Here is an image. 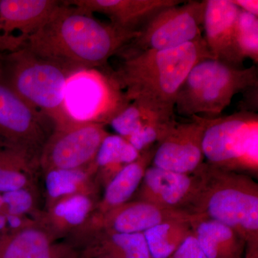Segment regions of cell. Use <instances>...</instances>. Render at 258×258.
Returning <instances> with one entry per match:
<instances>
[{"label": "cell", "instance_id": "6da1fadb", "mask_svg": "<svg viewBox=\"0 0 258 258\" xmlns=\"http://www.w3.org/2000/svg\"><path fill=\"white\" fill-rule=\"evenodd\" d=\"M136 36L99 21L87 10L61 1L23 46L74 69H97Z\"/></svg>", "mask_w": 258, "mask_h": 258}, {"label": "cell", "instance_id": "7a4b0ae2", "mask_svg": "<svg viewBox=\"0 0 258 258\" xmlns=\"http://www.w3.org/2000/svg\"><path fill=\"white\" fill-rule=\"evenodd\" d=\"M121 57L119 67L109 75L128 101L142 100L173 111L191 69L200 61L213 58L204 37L174 48Z\"/></svg>", "mask_w": 258, "mask_h": 258}, {"label": "cell", "instance_id": "3957f363", "mask_svg": "<svg viewBox=\"0 0 258 258\" xmlns=\"http://www.w3.org/2000/svg\"><path fill=\"white\" fill-rule=\"evenodd\" d=\"M76 71L25 46L0 53L1 77L24 101L48 117L55 128L76 123L64 108L66 83Z\"/></svg>", "mask_w": 258, "mask_h": 258}, {"label": "cell", "instance_id": "277c9868", "mask_svg": "<svg viewBox=\"0 0 258 258\" xmlns=\"http://www.w3.org/2000/svg\"><path fill=\"white\" fill-rule=\"evenodd\" d=\"M203 172L205 182L194 213L228 226L245 241L247 251L257 250V183L249 176L206 163Z\"/></svg>", "mask_w": 258, "mask_h": 258}, {"label": "cell", "instance_id": "5b68a950", "mask_svg": "<svg viewBox=\"0 0 258 258\" xmlns=\"http://www.w3.org/2000/svg\"><path fill=\"white\" fill-rule=\"evenodd\" d=\"M258 86L257 66L237 69L214 58L190 71L176 97L175 109L184 116L216 118L239 93Z\"/></svg>", "mask_w": 258, "mask_h": 258}, {"label": "cell", "instance_id": "8992f818", "mask_svg": "<svg viewBox=\"0 0 258 258\" xmlns=\"http://www.w3.org/2000/svg\"><path fill=\"white\" fill-rule=\"evenodd\" d=\"M195 116L203 126L202 149L207 164L235 172H257V113L239 111L216 118Z\"/></svg>", "mask_w": 258, "mask_h": 258}, {"label": "cell", "instance_id": "52a82bcc", "mask_svg": "<svg viewBox=\"0 0 258 258\" xmlns=\"http://www.w3.org/2000/svg\"><path fill=\"white\" fill-rule=\"evenodd\" d=\"M128 103L111 76L98 69L77 70L66 83L64 108L73 123L108 124Z\"/></svg>", "mask_w": 258, "mask_h": 258}, {"label": "cell", "instance_id": "ba28073f", "mask_svg": "<svg viewBox=\"0 0 258 258\" xmlns=\"http://www.w3.org/2000/svg\"><path fill=\"white\" fill-rule=\"evenodd\" d=\"M205 9V0L183 1L168 7L157 13L118 54L166 50L203 38Z\"/></svg>", "mask_w": 258, "mask_h": 258}, {"label": "cell", "instance_id": "9c48e42d", "mask_svg": "<svg viewBox=\"0 0 258 258\" xmlns=\"http://www.w3.org/2000/svg\"><path fill=\"white\" fill-rule=\"evenodd\" d=\"M104 124L74 123L54 128L42 147L40 170L80 169L93 164L102 142L108 135Z\"/></svg>", "mask_w": 258, "mask_h": 258}, {"label": "cell", "instance_id": "30bf717a", "mask_svg": "<svg viewBox=\"0 0 258 258\" xmlns=\"http://www.w3.org/2000/svg\"><path fill=\"white\" fill-rule=\"evenodd\" d=\"M54 128L48 117L24 101L0 76V139L40 158Z\"/></svg>", "mask_w": 258, "mask_h": 258}, {"label": "cell", "instance_id": "8fae6325", "mask_svg": "<svg viewBox=\"0 0 258 258\" xmlns=\"http://www.w3.org/2000/svg\"><path fill=\"white\" fill-rule=\"evenodd\" d=\"M203 168L196 174H184L150 165L136 193V200L194 213L205 182Z\"/></svg>", "mask_w": 258, "mask_h": 258}, {"label": "cell", "instance_id": "7c38bea8", "mask_svg": "<svg viewBox=\"0 0 258 258\" xmlns=\"http://www.w3.org/2000/svg\"><path fill=\"white\" fill-rule=\"evenodd\" d=\"M192 212L174 210L156 204L132 200L98 217H91L83 227L115 232L144 233L154 226L169 221L192 222L200 217Z\"/></svg>", "mask_w": 258, "mask_h": 258}, {"label": "cell", "instance_id": "4fadbf2b", "mask_svg": "<svg viewBox=\"0 0 258 258\" xmlns=\"http://www.w3.org/2000/svg\"><path fill=\"white\" fill-rule=\"evenodd\" d=\"M176 123L157 144L151 165L179 174H193L205 165L202 138L203 126L196 116Z\"/></svg>", "mask_w": 258, "mask_h": 258}, {"label": "cell", "instance_id": "5bb4252c", "mask_svg": "<svg viewBox=\"0 0 258 258\" xmlns=\"http://www.w3.org/2000/svg\"><path fill=\"white\" fill-rule=\"evenodd\" d=\"M205 41L215 60L237 69L244 61L236 43V22L240 13L231 0H205Z\"/></svg>", "mask_w": 258, "mask_h": 258}, {"label": "cell", "instance_id": "9a60e30c", "mask_svg": "<svg viewBox=\"0 0 258 258\" xmlns=\"http://www.w3.org/2000/svg\"><path fill=\"white\" fill-rule=\"evenodd\" d=\"M60 3L57 0H0V36L18 50Z\"/></svg>", "mask_w": 258, "mask_h": 258}, {"label": "cell", "instance_id": "2e32d148", "mask_svg": "<svg viewBox=\"0 0 258 258\" xmlns=\"http://www.w3.org/2000/svg\"><path fill=\"white\" fill-rule=\"evenodd\" d=\"M79 258H151L143 233L85 229L68 239Z\"/></svg>", "mask_w": 258, "mask_h": 258}, {"label": "cell", "instance_id": "e0dca14e", "mask_svg": "<svg viewBox=\"0 0 258 258\" xmlns=\"http://www.w3.org/2000/svg\"><path fill=\"white\" fill-rule=\"evenodd\" d=\"M68 3L94 14L104 15L122 31L138 35L157 13L182 0H68Z\"/></svg>", "mask_w": 258, "mask_h": 258}, {"label": "cell", "instance_id": "ac0fdd59", "mask_svg": "<svg viewBox=\"0 0 258 258\" xmlns=\"http://www.w3.org/2000/svg\"><path fill=\"white\" fill-rule=\"evenodd\" d=\"M57 240L37 223L0 237V258H79L72 246Z\"/></svg>", "mask_w": 258, "mask_h": 258}, {"label": "cell", "instance_id": "d6986e66", "mask_svg": "<svg viewBox=\"0 0 258 258\" xmlns=\"http://www.w3.org/2000/svg\"><path fill=\"white\" fill-rule=\"evenodd\" d=\"M98 195L79 194L61 199L42 212L39 223L56 240L69 239L86 226L96 210Z\"/></svg>", "mask_w": 258, "mask_h": 258}, {"label": "cell", "instance_id": "ffe728a7", "mask_svg": "<svg viewBox=\"0 0 258 258\" xmlns=\"http://www.w3.org/2000/svg\"><path fill=\"white\" fill-rule=\"evenodd\" d=\"M156 147L141 153L137 160L122 168L107 183L92 217L101 216L131 201L142 184L146 170L151 165Z\"/></svg>", "mask_w": 258, "mask_h": 258}, {"label": "cell", "instance_id": "44dd1931", "mask_svg": "<svg viewBox=\"0 0 258 258\" xmlns=\"http://www.w3.org/2000/svg\"><path fill=\"white\" fill-rule=\"evenodd\" d=\"M207 258H244L247 245L236 231L221 222L200 217L191 223Z\"/></svg>", "mask_w": 258, "mask_h": 258}, {"label": "cell", "instance_id": "7402d4cb", "mask_svg": "<svg viewBox=\"0 0 258 258\" xmlns=\"http://www.w3.org/2000/svg\"><path fill=\"white\" fill-rule=\"evenodd\" d=\"M40 158L0 139V193L37 184Z\"/></svg>", "mask_w": 258, "mask_h": 258}, {"label": "cell", "instance_id": "603a6c76", "mask_svg": "<svg viewBox=\"0 0 258 258\" xmlns=\"http://www.w3.org/2000/svg\"><path fill=\"white\" fill-rule=\"evenodd\" d=\"M45 184V209L61 199L89 194L98 195L91 166L80 169H52L42 171Z\"/></svg>", "mask_w": 258, "mask_h": 258}, {"label": "cell", "instance_id": "cb8c5ba5", "mask_svg": "<svg viewBox=\"0 0 258 258\" xmlns=\"http://www.w3.org/2000/svg\"><path fill=\"white\" fill-rule=\"evenodd\" d=\"M140 155L126 139L117 134H108L91 165L97 184L106 186L122 168L137 160Z\"/></svg>", "mask_w": 258, "mask_h": 258}, {"label": "cell", "instance_id": "d4e9b609", "mask_svg": "<svg viewBox=\"0 0 258 258\" xmlns=\"http://www.w3.org/2000/svg\"><path fill=\"white\" fill-rule=\"evenodd\" d=\"M175 111L167 109L142 100L129 102L110 120L117 135L126 139L132 134L153 120L174 117Z\"/></svg>", "mask_w": 258, "mask_h": 258}, {"label": "cell", "instance_id": "484cf974", "mask_svg": "<svg viewBox=\"0 0 258 258\" xmlns=\"http://www.w3.org/2000/svg\"><path fill=\"white\" fill-rule=\"evenodd\" d=\"M191 222L169 221L144 232L151 258H167L192 232Z\"/></svg>", "mask_w": 258, "mask_h": 258}, {"label": "cell", "instance_id": "4316f807", "mask_svg": "<svg viewBox=\"0 0 258 258\" xmlns=\"http://www.w3.org/2000/svg\"><path fill=\"white\" fill-rule=\"evenodd\" d=\"M5 214L24 215L39 222L43 210L40 209V193L37 184L2 194Z\"/></svg>", "mask_w": 258, "mask_h": 258}, {"label": "cell", "instance_id": "83f0119b", "mask_svg": "<svg viewBox=\"0 0 258 258\" xmlns=\"http://www.w3.org/2000/svg\"><path fill=\"white\" fill-rule=\"evenodd\" d=\"M236 43L244 60L258 62V17L240 10L235 31Z\"/></svg>", "mask_w": 258, "mask_h": 258}, {"label": "cell", "instance_id": "f1b7e54d", "mask_svg": "<svg viewBox=\"0 0 258 258\" xmlns=\"http://www.w3.org/2000/svg\"><path fill=\"white\" fill-rule=\"evenodd\" d=\"M177 123L174 116L153 120L125 139L141 154L157 146Z\"/></svg>", "mask_w": 258, "mask_h": 258}, {"label": "cell", "instance_id": "f546056e", "mask_svg": "<svg viewBox=\"0 0 258 258\" xmlns=\"http://www.w3.org/2000/svg\"><path fill=\"white\" fill-rule=\"evenodd\" d=\"M167 258H207L191 232L178 248Z\"/></svg>", "mask_w": 258, "mask_h": 258}, {"label": "cell", "instance_id": "4dcf8cb0", "mask_svg": "<svg viewBox=\"0 0 258 258\" xmlns=\"http://www.w3.org/2000/svg\"><path fill=\"white\" fill-rule=\"evenodd\" d=\"M8 226V235L21 232L28 227L39 223L32 217L24 215H9L5 214Z\"/></svg>", "mask_w": 258, "mask_h": 258}, {"label": "cell", "instance_id": "1f68e13d", "mask_svg": "<svg viewBox=\"0 0 258 258\" xmlns=\"http://www.w3.org/2000/svg\"><path fill=\"white\" fill-rule=\"evenodd\" d=\"M242 93L243 98L239 103L240 111L255 113L257 111L258 86L249 88Z\"/></svg>", "mask_w": 258, "mask_h": 258}, {"label": "cell", "instance_id": "d6a6232c", "mask_svg": "<svg viewBox=\"0 0 258 258\" xmlns=\"http://www.w3.org/2000/svg\"><path fill=\"white\" fill-rule=\"evenodd\" d=\"M238 9L258 17L257 0H231Z\"/></svg>", "mask_w": 258, "mask_h": 258}, {"label": "cell", "instance_id": "836d02e7", "mask_svg": "<svg viewBox=\"0 0 258 258\" xmlns=\"http://www.w3.org/2000/svg\"><path fill=\"white\" fill-rule=\"evenodd\" d=\"M14 51L11 45L3 37L0 36V53Z\"/></svg>", "mask_w": 258, "mask_h": 258}, {"label": "cell", "instance_id": "e575fe53", "mask_svg": "<svg viewBox=\"0 0 258 258\" xmlns=\"http://www.w3.org/2000/svg\"><path fill=\"white\" fill-rule=\"evenodd\" d=\"M0 212L5 213L4 201H3V195L0 193Z\"/></svg>", "mask_w": 258, "mask_h": 258}, {"label": "cell", "instance_id": "d590c367", "mask_svg": "<svg viewBox=\"0 0 258 258\" xmlns=\"http://www.w3.org/2000/svg\"><path fill=\"white\" fill-rule=\"evenodd\" d=\"M252 253H250V252H247V254H246L245 257L244 258H252Z\"/></svg>", "mask_w": 258, "mask_h": 258}, {"label": "cell", "instance_id": "8d00e7d4", "mask_svg": "<svg viewBox=\"0 0 258 258\" xmlns=\"http://www.w3.org/2000/svg\"><path fill=\"white\" fill-rule=\"evenodd\" d=\"M252 258H258V253L254 254L253 257Z\"/></svg>", "mask_w": 258, "mask_h": 258}]
</instances>
